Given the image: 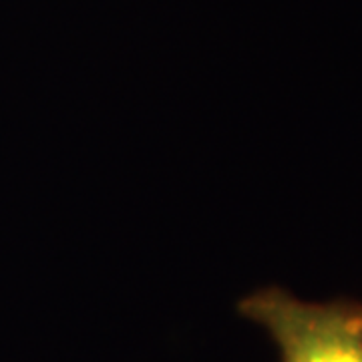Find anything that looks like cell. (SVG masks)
<instances>
[{
  "label": "cell",
  "mask_w": 362,
  "mask_h": 362,
  "mask_svg": "<svg viewBox=\"0 0 362 362\" xmlns=\"http://www.w3.org/2000/svg\"><path fill=\"white\" fill-rule=\"evenodd\" d=\"M268 330L282 362H362V304L302 302L282 288H264L238 304Z\"/></svg>",
  "instance_id": "1"
}]
</instances>
